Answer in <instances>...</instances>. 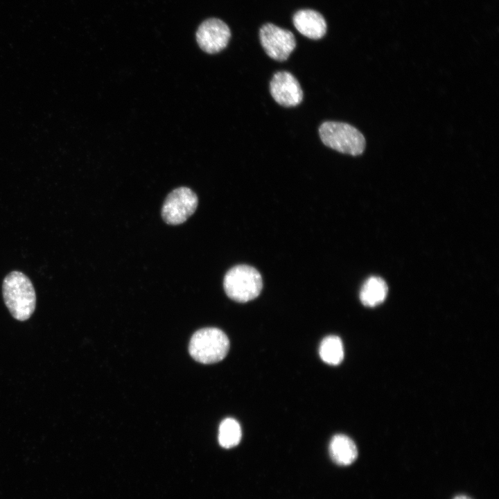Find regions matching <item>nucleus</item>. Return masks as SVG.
Here are the masks:
<instances>
[{
    "label": "nucleus",
    "instance_id": "1",
    "mask_svg": "<svg viewBox=\"0 0 499 499\" xmlns=\"http://www.w3.org/2000/svg\"><path fill=\"white\" fill-rule=\"evenodd\" d=\"M5 304L14 318L28 319L36 305V295L30 279L19 271L10 272L2 285Z\"/></svg>",
    "mask_w": 499,
    "mask_h": 499
},
{
    "label": "nucleus",
    "instance_id": "2",
    "mask_svg": "<svg viewBox=\"0 0 499 499\" xmlns=\"http://www.w3.org/2000/svg\"><path fill=\"white\" fill-rule=\"evenodd\" d=\"M319 134L325 146L341 153L358 156L365 149L364 135L347 123L325 121L319 128Z\"/></svg>",
    "mask_w": 499,
    "mask_h": 499
},
{
    "label": "nucleus",
    "instance_id": "3",
    "mask_svg": "<svg viewBox=\"0 0 499 499\" xmlns=\"http://www.w3.org/2000/svg\"><path fill=\"white\" fill-rule=\"evenodd\" d=\"M229 349L227 335L214 327L203 328L195 332L189 347L191 357L202 364H213L223 360Z\"/></svg>",
    "mask_w": 499,
    "mask_h": 499
},
{
    "label": "nucleus",
    "instance_id": "4",
    "mask_svg": "<svg viewBox=\"0 0 499 499\" xmlns=\"http://www.w3.org/2000/svg\"><path fill=\"white\" fill-rule=\"evenodd\" d=\"M223 287L230 299L245 303L259 295L263 281L256 269L247 265H239L227 271L224 277Z\"/></svg>",
    "mask_w": 499,
    "mask_h": 499
},
{
    "label": "nucleus",
    "instance_id": "5",
    "mask_svg": "<svg viewBox=\"0 0 499 499\" xmlns=\"http://www.w3.org/2000/svg\"><path fill=\"white\" fill-rule=\"evenodd\" d=\"M198 204V197L191 189L179 187L166 197L161 209L162 218L168 225L182 224L195 212Z\"/></svg>",
    "mask_w": 499,
    "mask_h": 499
},
{
    "label": "nucleus",
    "instance_id": "6",
    "mask_svg": "<svg viewBox=\"0 0 499 499\" xmlns=\"http://www.w3.org/2000/svg\"><path fill=\"white\" fill-rule=\"evenodd\" d=\"M261 44L267 55L277 61L287 60L296 46L293 33L274 24H264L259 30Z\"/></svg>",
    "mask_w": 499,
    "mask_h": 499
},
{
    "label": "nucleus",
    "instance_id": "7",
    "mask_svg": "<svg viewBox=\"0 0 499 499\" xmlns=\"http://www.w3.org/2000/svg\"><path fill=\"white\" fill-rule=\"evenodd\" d=\"M231 31L222 20L211 18L203 21L196 32V40L202 50L214 54L223 50L228 44Z\"/></svg>",
    "mask_w": 499,
    "mask_h": 499
},
{
    "label": "nucleus",
    "instance_id": "8",
    "mask_svg": "<svg viewBox=\"0 0 499 499\" xmlns=\"http://www.w3.org/2000/svg\"><path fill=\"white\" fill-rule=\"evenodd\" d=\"M270 91L272 98L284 107H295L301 103L303 91L296 78L290 72H276L270 83Z\"/></svg>",
    "mask_w": 499,
    "mask_h": 499
},
{
    "label": "nucleus",
    "instance_id": "9",
    "mask_svg": "<svg viewBox=\"0 0 499 499\" xmlns=\"http://www.w3.org/2000/svg\"><path fill=\"white\" fill-rule=\"evenodd\" d=\"M293 24L303 35L312 40L321 39L326 32V23L317 11L303 9L293 16Z\"/></svg>",
    "mask_w": 499,
    "mask_h": 499
},
{
    "label": "nucleus",
    "instance_id": "10",
    "mask_svg": "<svg viewBox=\"0 0 499 499\" xmlns=\"http://www.w3.org/2000/svg\"><path fill=\"white\" fill-rule=\"evenodd\" d=\"M329 448L331 459L338 465H349L358 457V450L354 441L342 434L332 437Z\"/></svg>",
    "mask_w": 499,
    "mask_h": 499
},
{
    "label": "nucleus",
    "instance_id": "11",
    "mask_svg": "<svg viewBox=\"0 0 499 499\" xmlns=\"http://www.w3.org/2000/svg\"><path fill=\"white\" fill-rule=\"evenodd\" d=\"M387 286L385 281L378 277L367 279L360 292L361 302L366 306L374 307L381 304L386 298Z\"/></svg>",
    "mask_w": 499,
    "mask_h": 499
},
{
    "label": "nucleus",
    "instance_id": "12",
    "mask_svg": "<svg viewBox=\"0 0 499 499\" xmlns=\"http://www.w3.org/2000/svg\"><path fill=\"white\" fill-rule=\"evenodd\" d=\"M319 354L326 364L339 365L344 358V347L341 339L335 335L324 338L319 345Z\"/></svg>",
    "mask_w": 499,
    "mask_h": 499
},
{
    "label": "nucleus",
    "instance_id": "13",
    "mask_svg": "<svg viewBox=\"0 0 499 499\" xmlns=\"http://www.w3.org/2000/svg\"><path fill=\"white\" fill-rule=\"evenodd\" d=\"M242 432L239 423L233 418L222 421L218 430V441L221 446L230 448L238 445L241 439Z\"/></svg>",
    "mask_w": 499,
    "mask_h": 499
},
{
    "label": "nucleus",
    "instance_id": "14",
    "mask_svg": "<svg viewBox=\"0 0 499 499\" xmlns=\"http://www.w3.org/2000/svg\"><path fill=\"white\" fill-rule=\"evenodd\" d=\"M453 499H471V498H470L469 497H468L466 496L461 495V496H457L455 497Z\"/></svg>",
    "mask_w": 499,
    "mask_h": 499
}]
</instances>
